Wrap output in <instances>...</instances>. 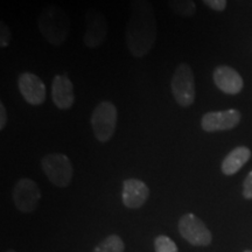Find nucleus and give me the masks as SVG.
<instances>
[{"instance_id":"obj_1","label":"nucleus","mask_w":252,"mask_h":252,"mask_svg":"<svg viewBox=\"0 0 252 252\" xmlns=\"http://www.w3.org/2000/svg\"><path fill=\"white\" fill-rule=\"evenodd\" d=\"M157 20L150 0H131L130 18L126 25V46L134 58H144L157 41Z\"/></svg>"},{"instance_id":"obj_2","label":"nucleus","mask_w":252,"mask_h":252,"mask_svg":"<svg viewBox=\"0 0 252 252\" xmlns=\"http://www.w3.org/2000/svg\"><path fill=\"white\" fill-rule=\"evenodd\" d=\"M37 26L47 42L53 46L63 45L70 34V20L67 12L56 5L47 6L42 9Z\"/></svg>"},{"instance_id":"obj_3","label":"nucleus","mask_w":252,"mask_h":252,"mask_svg":"<svg viewBox=\"0 0 252 252\" xmlns=\"http://www.w3.org/2000/svg\"><path fill=\"white\" fill-rule=\"evenodd\" d=\"M117 108L110 100H103L91 113V127L96 139L100 143L111 140L117 127Z\"/></svg>"},{"instance_id":"obj_4","label":"nucleus","mask_w":252,"mask_h":252,"mask_svg":"<svg viewBox=\"0 0 252 252\" xmlns=\"http://www.w3.org/2000/svg\"><path fill=\"white\" fill-rule=\"evenodd\" d=\"M172 94L182 108H188L195 102V78L190 65L181 62L175 68L171 81Z\"/></svg>"},{"instance_id":"obj_5","label":"nucleus","mask_w":252,"mask_h":252,"mask_svg":"<svg viewBox=\"0 0 252 252\" xmlns=\"http://www.w3.org/2000/svg\"><path fill=\"white\" fill-rule=\"evenodd\" d=\"M41 166L50 184L59 188H65L70 185L74 168L70 159L65 154H47L41 160Z\"/></svg>"},{"instance_id":"obj_6","label":"nucleus","mask_w":252,"mask_h":252,"mask_svg":"<svg viewBox=\"0 0 252 252\" xmlns=\"http://www.w3.org/2000/svg\"><path fill=\"white\" fill-rule=\"evenodd\" d=\"M179 231L182 237L194 247H208L213 241L212 232L196 215L189 213L179 220Z\"/></svg>"},{"instance_id":"obj_7","label":"nucleus","mask_w":252,"mask_h":252,"mask_svg":"<svg viewBox=\"0 0 252 252\" xmlns=\"http://www.w3.org/2000/svg\"><path fill=\"white\" fill-rule=\"evenodd\" d=\"M13 202L21 213H33L41 200V190L32 179H20L14 186Z\"/></svg>"},{"instance_id":"obj_8","label":"nucleus","mask_w":252,"mask_h":252,"mask_svg":"<svg viewBox=\"0 0 252 252\" xmlns=\"http://www.w3.org/2000/svg\"><path fill=\"white\" fill-rule=\"evenodd\" d=\"M86 33L83 42L88 48H97L102 46L108 36V23L102 12L96 8H91L86 13Z\"/></svg>"},{"instance_id":"obj_9","label":"nucleus","mask_w":252,"mask_h":252,"mask_svg":"<svg viewBox=\"0 0 252 252\" xmlns=\"http://www.w3.org/2000/svg\"><path fill=\"white\" fill-rule=\"evenodd\" d=\"M241 122V112L236 109L224 111L208 112L201 119V127L206 132L228 131L236 127Z\"/></svg>"},{"instance_id":"obj_10","label":"nucleus","mask_w":252,"mask_h":252,"mask_svg":"<svg viewBox=\"0 0 252 252\" xmlns=\"http://www.w3.org/2000/svg\"><path fill=\"white\" fill-rule=\"evenodd\" d=\"M18 87L24 99L31 105H41L47 97L46 86L33 72H23L18 78Z\"/></svg>"},{"instance_id":"obj_11","label":"nucleus","mask_w":252,"mask_h":252,"mask_svg":"<svg viewBox=\"0 0 252 252\" xmlns=\"http://www.w3.org/2000/svg\"><path fill=\"white\" fill-rule=\"evenodd\" d=\"M150 197V188L138 179H127L123 182V204L128 209H139Z\"/></svg>"},{"instance_id":"obj_12","label":"nucleus","mask_w":252,"mask_h":252,"mask_svg":"<svg viewBox=\"0 0 252 252\" xmlns=\"http://www.w3.org/2000/svg\"><path fill=\"white\" fill-rule=\"evenodd\" d=\"M214 82L220 91L228 94H237L244 87L243 78L234 68L220 65L214 70Z\"/></svg>"},{"instance_id":"obj_13","label":"nucleus","mask_w":252,"mask_h":252,"mask_svg":"<svg viewBox=\"0 0 252 252\" xmlns=\"http://www.w3.org/2000/svg\"><path fill=\"white\" fill-rule=\"evenodd\" d=\"M52 99L60 110H68L74 105V86L67 75H56L54 77L52 84Z\"/></svg>"},{"instance_id":"obj_14","label":"nucleus","mask_w":252,"mask_h":252,"mask_svg":"<svg viewBox=\"0 0 252 252\" xmlns=\"http://www.w3.org/2000/svg\"><path fill=\"white\" fill-rule=\"evenodd\" d=\"M251 158V151L245 146H238L224 158L222 162V172L225 175H234L247 163Z\"/></svg>"},{"instance_id":"obj_15","label":"nucleus","mask_w":252,"mask_h":252,"mask_svg":"<svg viewBox=\"0 0 252 252\" xmlns=\"http://www.w3.org/2000/svg\"><path fill=\"white\" fill-rule=\"evenodd\" d=\"M168 6L173 13L182 18H191L196 13L194 0H168Z\"/></svg>"},{"instance_id":"obj_16","label":"nucleus","mask_w":252,"mask_h":252,"mask_svg":"<svg viewBox=\"0 0 252 252\" xmlns=\"http://www.w3.org/2000/svg\"><path fill=\"white\" fill-rule=\"evenodd\" d=\"M125 244L117 235H110L94 249L93 252H124Z\"/></svg>"},{"instance_id":"obj_17","label":"nucleus","mask_w":252,"mask_h":252,"mask_svg":"<svg viewBox=\"0 0 252 252\" xmlns=\"http://www.w3.org/2000/svg\"><path fill=\"white\" fill-rule=\"evenodd\" d=\"M154 249L156 252H179L176 244L165 235L158 236L154 239Z\"/></svg>"},{"instance_id":"obj_18","label":"nucleus","mask_w":252,"mask_h":252,"mask_svg":"<svg viewBox=\"0 0 252 252\" xmlns=\"http://www.w3.org/2000/svg\"><path fill=\"white\" fill-rule=\"evenodd\" d=\"M12 39V33L5 23H0V47L6 48Z\"/></svg>"},{"instance_id":"obj_19","label":"nucleus","mask_w":252,"mask_h":252,"mask_svg":"<svg viewBox=\"0 0 252 252\" xmlns=\"http://www.w3.org/2000/svg\"><path fill=\"white\" fill-rule=\"evenodd\" d=\"M243 196L248 200H252V171L245 178L243 184Z\"/></svg>"},{"instance_id":"obj_20","label":"nucleus","mask_w":252,"mask_h":252,"mask_svg":"<svg viewBox=\"0 0 252 252\" xmlns=\"http://www.w3.org/2000/svg\"><path fill=\"white\" fill-rule=\"evenodd\" d=\"M203 1L208 7L219 12L224 11L226 7V0H203Z\"/></svg>"},{"instance_id":"obj_21","label":"nucleus","mask_w":252,"mask_h":252,"mask_svg":"<svg viewBox=\"0 0 252 252\" xmlns=\"http://www.w3.org/2000/svg\"><path fill=\"white\" fill-rule=\"evenodd\" d=\"M6 123H7V112H6V108L4 103H0V130H4Z\"/></svg>"},{"instance_id":"obj_22","label":"nucleus","mask_w":252,"mask_h":252,"mask_svg":"<svg viewBox=\"0 0 252 252\" xmlns=\"http://www.w3.org/2000/svg\"><path fill=\"white\" fill-rule=\"evenodd\" d=\"M244 252H252V250H245Z\"/></svg>"},{"instance_id":"obj_23","label":"nucleus","mask_w":252,"mask_h":252,"mask_svg":"<svg viewBox=\"0 0 252 252\" xmlns=\"http://www.w3.org/2000/svg\"><path fill=\"white\" fill-rule=\"evenodd\" d=\"M7 252H15L14 250H9V251H7Z\"/></svg>"}]
</instances>
